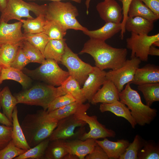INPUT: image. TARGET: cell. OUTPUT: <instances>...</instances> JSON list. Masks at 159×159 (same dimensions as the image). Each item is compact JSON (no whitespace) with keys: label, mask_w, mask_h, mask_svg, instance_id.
Instances as JSON below:
<instances>
[{"label":"cell","mask_w":159,"mask_h":159,"mask_svg":"<svg viewBox=\"0 0 159 159\" xmlns=\"http://www.w3.org/2000/svg\"><path fill=\"white\" fill-rule=\"evenodd\" d=\"M127 53L126 48H115L105 41L90 38L79 54L90 55L95 61V66L101 70H115L123 65Z\"/></svg>","instance_id":"6da1fadb"},{"label":"cell","mask_w":159,"mask_h":159,"mask_svg":"<svg viewBox=\"0 0 159 159\" xmlns=\"http://www.w3.org/2000/svg\"><path fill=\"white\" fill-rule=\"evenodd\" d=\"M46 110H39L27 115L21 126L26 141L33 148L48 138L57 127L58 121L47 118Z\"/></svg>","instance_id":"7a4b0ae2"},{"label":"cell","mask_w":159,"mask_h":159,"mask_svg":"<svg viewBox=\"0 0 159 159\" xmlns=\"http://www.w3.org/2000/svg\"><path fill=\"white\" fill-rule=\"evenodd\" d=\"M65 94L60 86L56 87L44 83L35 85L16 94L14 96L18 104L40 106L43 110H47L55 98Z\"/></svg>","instance_id":"3957f363"},{"label":"cell","mask_w":159,"mask_h":159,"mask_svg":"<svg viewBox=\"0 0 159 159\" xmlns=\"http://www.w3.org/2000/svg\"><path fill=\"white\" fill-rule=\"evenodd\" d=\"M120 101L127 106L137 124L143 126L149 124L155 118L157 110L142 102L138 92L132 89L130 84H126L125 88L119 93Z\"/></svg>","instance_id":"277c9868"},{"label":"cell","mask_w":159,"mask_h":159,"mask_svg":"<svg viewBox=\"0 0 159 159\" xmlns=\"http://www.w3.org/2000/svg\"><path fill=\"white\" fill-rule=\"evenodd\" d=\"M79 15L77 7L69 1H52L47 4L46 20L59 23L67 30L72 29L82 32L88 29L80 24L76 19Z\"/></svg>","instance_id":"5b68a950"},{"label":"cell","mask_w":159,"mask_h":159,"mask_svg":"<svg viewBox=\"0 0 159 159\" xmlns=\"http://www.w3.org/2000/svg\"><path fill=\"white\" fill-rule=\"evenodd\" d=\"M47 4L39 5L34 2H27L24 0H6V5L1 12L0 23H7L12 19L21 21L24 17L32 19L30 14L32 12L37 16L45 14Z\"/></svg>","instance_id":"8992f818"},{"label":"cell","mask_w":159,"mask_h":159,"mask_svg":"<svg viewBox=\"0 0 159 159\" xmlns=\"http://www.w3.org/2000/svg\"><path fill=\"white\" fill-rule=\"evenodd\" d=\"M55 60L45 59L41 65L34 70L26 68L23 72L33 79L53 86H59L69 76L68 72L61 69Z\"/></svg>","instance_id":"52a82bcc"},{"label":"cell","mask_w":159,"mask_h":159,"mask_svg":"<svg viewBox=\"0 0 159 159\" xmlns=\"http://www.w3.org/2000/svg\"><path fill=\"white\" fill-rule=\"evenodd\" d=\"M87 123L77 117L75 114L58 121L57 125L48 138L51 141L58 139H79L85 132Z\"/></svg>","instance_id":"ba28073f"},{"label":"cell","mask_w":159,"mask_h":159,"mask_svg":"<svg viewBox=\"0 0 159 159\" xmlns=\"http://www.w3.org/2000/svg\"><path fill=\"white\" fill-rule=\"evenodd\" d=\"M60 63L67 67L69 75L75 78L80 85H83L94 67L82 61L67 44Z\"/></svg>","instance_id":"9c48e42d"},{"label":"cell","mask_w":159,"mask_h":159,"mask_svg":"<svg viewBox=\"0 0 159 159\" xmlns=\"http://www.w3.org/2000/svg\"><path fill=\"white\" fill-rule=\"evenodd\" d=\"M90 107L89 103L85 104L83 107L75 113L78 119L86 122L90 128V131L87 133L85 132L79 139L84 140L88 139L97 140L107 137H115L116 135L115 132L107 128L105 125L100 123L96 115L90 116L87 115L86 112Z\"/></svg>","instance_id":"30bf717a"},{"label":"cell","mask_w":159,"mask_h":159,"mask_svg":"<svg viewBox=\"0 0 159 159\" xmlns=\"http://www.w3.org/2000/svg\"><path fill=\"white\" fill-rule=\"evenodd\" d=\"M141 62L135 57L126 60L120 68L106 72V79L112 81L120 92L125 84L132 80L136 70L139 67Z\"/></svg>","instance_id":"8fae6325"},{"label":"cell","mask_w":159,"mask_h":159,"mask_svg":"<svg viewBox=\"0 0 159 159\" xmlns=\"http://www.w3.org/2000/svg\"><path fill=\"white\" fill-rule=\"evenodd\" d=\"M158 40H159V33L148 36L131 32L130 37L126 39V47L131 51V58L135 57L141 61L147 62L150 47Z\"/></svg>","instance_id":"7c38bea8"},{"label":"cell","mask_w":159,"mask_h":159,"mask_svg":"<svg viewBox=\"0 0 159 159\" xmlns=\"http://www.w3.org/2000/svg\"><path fill=\"white\" fill-rule=\"evenodd\" d=\"M96 9L101 18L106 23H121L122 9L115 0H104L97 5Z\"/></svg>","instance_id":"4fadbf2b"},{"label":"cell","mask_w":159,"mask_h":159,"mask_svg":"<svg viewBox=\"0 0 159 159\" xmlns=\"http://www.w3.org/2000/svg\"><path fill=\"white\" fill-rule=\"evenodd\" d=\"M106 72L95 66L93 71L88 74L82 90L83 95L89 102L106 80Z\"/></svg>","instance_id":"5bb4252c"},{"label":"cell","mask_w":159,"mask_h":159,"mask_svg":"<svg viewBox=\"0 0 159 159\" xmlns=\"http://www.w3.org/2000/svg\"><path fill=\"white\" fill-rule=\"evenodd\" d=\"M22 23L20 21L12 24L0 23V44L16 43L24 40L21 30Z\"/></svg>","instance_id":"9a60e30c"},{"label":"cell","mask_w":159,"mask_h":159,"mask_svg":"<svg viewBox=\"0 0 159 159\" xmlns=\"http://www.w3.org/2000/svg\"><path fill=\"white\" fill-rule=\"evenodd\" d=\"M119 93L112 82L106 79L102 87L93 96L90 103L96 105L99 103H109L120 100Z\"/></svg>","instance_id":"2e32d148"},{"label":"cell","mask_w":159,"mask_h":159,"mask_svg":"<svg viewBox=\"0 0 159 159\" xmlns=\"http://www.w3.org/2000/svg\"><path fill=\"white\" fill-rule=\"evenodd\" d=\"M156 83H159V66L148 64L136 70L132 80L129 83L139 85Z\"/></svg>","instance_id":"e0dca14e"},{"label":"cell","mask_w":159,"mask_h":159,"mask_svg":"<svg viewBox=\"0 0 159 159\" xmlns=\"http://www.w3.org/2000/svg\"><path fill=\"white\" fill-rule=\"evenodd\" d=\"M95 140L92 139L84 140L78 139L66 140L68 153L75 155L80 159H85L97 144Z\"/></svg>","instance_id":"ac0fdd59"},{"label":"cell","mask_w":159,"mask_h":159,"mask_svg":"<svg viewBox=\"0 0 159 159\" xmlns=\"http://www.w3.org/2000/svg\"><path fill=\"white\" fill-rule=\"evenodd\" d=\"M95 141L105 151L109 159H119L130 144L128 140L123 139L114 142L105 138L102 140H96Z\"/></svg>","instance_id":"d6986e66"},{"label":"cell","mask_w":159,"mask_h":159,"mask_svg":"<svg viewBox=\"0 0 159 159\" xmlns=\"http://www.w3.org/2000/svg\"><path fill=\"white\" fill-rule=\"evenodd\" d=\"M99 110L102 112H110L116 116L125 118L130 124L132 127L135 128L137 124L132 116L130 110L120 101L117 100L109 103H101L100 105Z\"/></svg>","instance_id":"ffe728a7"},{"label":"cell","mask_w":159,"mask_h":159,"mask_svg":"<svg viewBox=\"0 0 159 159\" xmlns=\"http://www.w3.org/2000/svg\"><path fill=\"white\" fill-rule=\"evenodd\" d=\"M122 29L121 23H116L106 22L100 28L93 30H87L83 32L90 38L105 41L111 38Z\"/></svg>","instance_id":"44dd1931"},{"label":"cell","mask_w":159,"mask_h":159,"mask_svg":"<svg viewBox=\"0 0 159 159\" xmlns=\"http://www.w3.org/2000/svg\"><path fill=\"white\" fill-rule=\"evenodd\" d=\"M153 22L141 17L128 16L125 24V30L138 34L148 35L154 28Z\"/></svg>","instance_id":"7402d4cb"},{"label":"cell","mask_w":159,"mask_h":159,"mask_svg":"<svg viewBox=\"0 0 159 159\" xmlns=\"http://www.w3.org/2000/svg\"><path fill=\"white\" fill-rule=\"evenodd\" d=\"M7 80L18 82L24 90L28 89L32 82L31 77L22 71L11 67L2 68L0 75V85L3 81Z\"/></svg>","instance_id":"603a6c76"},{"label":"cell","mask_w":159,"mask_h":159,"mask_svg":"<svg viewBox=\"0 0 159 159\" xmlns=\"http://www.w3.org/2000/svg\"><path fill=\"white\" fill-rule=\"evenodd\" d=\"M66 39H50L47 44L44 51L43 55L45 59H51L60 63L62 56L64 53Z\"/></svg>","instance_id":"cb8c5ba5"},{"label":"cell","mask_w":159,"mask_h":159,"mask_svg":"<svg viewBox=\"0 0 159 159\" xmlns=\"http://www.w3.org/2000/svg\"><path fill=\"white\" fill-rule=\"evenodd\" d=\"M12 126L11 133L12 140L15 145L20 149L27 150L31 148L28 145L18 117L17 107H14L12 114Z\"/></svg>","instance_id":"d4e9b609"},{"label":"cell","mask_w":159,"mask_h":159,"mask_svg":"<svg viewBox=\"0 0 159 159\" xmlns=\"http://www.w3.org/2000/svg\"><path fill=\"white\" fill-rule=\"evenodd\" d=\"M68 153L66 140L56 139L49 141L45 150L44 159H63Z\"/></svg>","instance_id":"484cf974"},{"label":"cell","mask_w":159,"mask_h":159,"mask_svg":"<svg viewBox=\"0 0 159 159\" xmlns=\"http://www.w3.org/2000/svg\"><path fill=\"white\" fill-rule=\"evenodd\" d=\"M128 16L131 17H141L153 22L159 18V16L140 0H132L128 9Z\"/></svg>","instance_id":"4316f807"},{"label":"cell","mask_w":159,"mask_h":159,"mask_svg":"<svg viewBox=\"0 0 159 159\" xmlns=\"http://www.w3.org/2000/svg\"><path fill=\"white\" fill-rule=\"evenodd\" d=\"M23 41L0 44V66L2 68L10 67Z\"/></svg>","instance_id":"83f0119b"},{"label":"cell","mask_w":159,"mask_h":159,"mask_svg":"<svg viewBox=\"0 0 159 159\" xmlns=\"http://www.w3.org/2000/svg\"><path fill=\"white\" fill-rule=\"evenodd\" d=\"M82 102L76 101L62 107L47 113L45 116L48 118L59 121L75 114L84 106Z\"/></svg>","instance_id":"f1b7e54d"},{"label":"cell","mask_w":159,"mask_h":159,"mask_svg":"<svg viewBox=\"0 0 159 159\" xmlns=\"http://www.w3.org/2000/svg\"><path fill=\"white\" fill-rule=\"evenodd\" d=\"M17 104L16 98L12 95L8 87H5L0 91V106L3 113L12 122L13 112Z\"/></svg>","instance_id":"f546056e"},{"label":"cell","mask_w":159,"mask_h":159,"mask_svg":"<svg viewBox=\"0 0 159 159\" xmlns=\"http://www.w3.org/2000/svg\"><path fill=\"white\" fill-rule=\"evenodd\" d=\"M80 86L79 82L75 78L69 75L60 86L65 94H69L76 101L84 103L87 100L83 95Z\"/></svg>","instance_id":"4dcf8cb0"},{"label":"cell","mask_w":159,"mask_h":159,"mask_svg":"<svg viewBox=\"0 0 159 159\" xmlns=\"http://www.w3.org/2000/svg\"><path fill=\"white\" fill-rule=\"evenodd\" d=\"M138 89L142 92L147 105L150 107L154 102L159 101V83L138 85Z\"/></svg>","instance_id":"1f68e13d"},{"label":"cell","mask_w":159,"mask_h":159,"mask_svg":"<svg viewBox=\"0 0 159 159\" xmlns=\"http://www.w3.org/2000/svg\"><path fill=\"white\" fill-rule=\"evenodd\" d=\"M67 30L59 23L54 20H46L43 32L50 39L60 40L64 38Z\"/></svg>","instance_id":"d6a6232c"},{"label":"cell","mask_w":159,"mask_h":159,"mask_svg":"<svg viewBox=\"0 0 159 159\" xmlns=\"http://www.w3.org/2000/svg\"><path fill=\"white\" fill-rule=\"evenodd\" d=\"M21 21L22 23L24 34H34L43 32L46 19L45 15L41 14L35 18L22 19Z\"/></svg>","instance_id":"836d02e7"},{"label":"cell","mask_w":159,"mask_h":159,"mask_svg":"<svg viewBox=\"0 0 159 159\" xmlns=\"http://www.w3.org/2000/svg\"><path fill=\"white\" fill-rule=\"evenodd\" d=\"M138 159H159V145L153 140L143 139L142 147L138 154Z\"/></svg>","instance_id":"e575fe53"},{"label":"cell","mask_w":159,"mask_h":159,"mask_svg":"<svg viewBox=\"0 0 159 159\" xmlns=\"http://www.w3.org/2000/svg\"><path fill=\"white\" fill-rule=\"evenodd\" d=\"M50 141L47 138L35 146L26 150L24 153L14 159H44L45 150Z\"/></svg>","instance_id":"d590c367"},{"label":"cell","mask_w":159,"mask_h":159,"mask_svg":"<svg viewBox=\"0 0 159 159\" xmlns=\"http://www.w3.org/2000/svg\"><path fill=\"white\" fill-rule=\"evenodd\" d=\"M21 47L30 62L41 64L45 60L40 51L27 41L24 40Z\"/></svg>","instance_id":"8d00e7d4"},{"label":"cell","mask_w":159,"mask_h":159,"mask_svg":"<svg viewBox=\"0 0 159 159\" xmlns=\"http://www.w3.org/2000/svg\"><path fill=\"white\" fill-rule=\"evenodd\" d=\"M24 40L27 41L38 49L43 54L47 44L50 40L49 37L43 32L25 34H24Z\"/></svg>","instance_id":"74e56055"},{"label":"cell","mask_w":159,"mask_h":159,"mask_svg":"<svg viewBox=\"0 0 159 159\" xmlns=\"http://www.w3.org/2000/svg\"><path fill=\"white\" fill-rule=\"evenodd\" d=\"M143 140L140 135H136L132 143H130L119 159H138V154L142 147Z\"/></svg>","instance_id":"f35d334b"},{"label":"cell","mask_w":159,"mask_h":159,"mask_svg":"<svg viewBox=\"0 0 159 159\" xmlns=\"http://www.w3.org/2000/svg\"><path fill=\"white\" fill-rule=\"evenodd\" d=\"M26 151L16 146L11 140L5 147L0 150V159H14Z\"/></svg>","instance_id":"ab89813d"},{"label":"cell","mask_w":159,"mask_h":159,"mask_svg":"<svg viewBox=\"0 0 159 159\" xmlns=\"http://www.w3.org/2000/svg\"><path fill=\"white\" fill-rule=\"evenodd\" d=\"M76 100L70 94L67 93L55 98L46 110L48 113L73 102Z\"/></svg>","instance_id":"60d3db41"},{"label":"cell","mask_w":159,"mask_h":159,"mask_svg":"<svg viewBox=\"0 0 159 159\" xmlns=\"http://www.w3.org/2000/svg\"><path fill=\"white\" fill-rule=\"evenodd\" d=\"M30 63L20 47L10 67L22 71L24 67Z\"/></svg>","instance_id":"b9f144b4"},{"label":"cell","mask_w":159,"mask_h":159,"mask_svg":"<svg viewBox=\"0 0 159 159\" xmlns=\"http://www.w3.org/2000/svg\"><path fill=\"white\" fill-rule=\"evenodd\" d=\"M12 127L0 125V150L4 148L12 140Z\"/></svg>","instance_id":"7bdbcfd3"},{"label":"cell","mask_w":159,"mask_h":159,"mask_svg":"<svg viewBox=\"0 0 159 159\" xmlns=\"http://www.w3.org/2000/svg\"><path fill=\"white\" fill-rule=\"evenodd\" d=\"M122 5V13L123 18L121 22L122 29L121 31L120 37L123 39L124 34L126 31L125 25L127 19L128 17V11L130 5L132 0H120Z\"/></svg>","instance_id":"ee69618b"},{"label":"cell","mask_w":159,"mask_h":159,"mask_svg":"<svg viewBox=\"0 0 159 159\" xmlns=\"http://www.w3.org/2000/svg\"><path fill=\"white\" fill-rule=\"evenodd\" d=\"M85 159H108L109 158L103 149L97 144L92 151L85 157Z\"/></svg>","instance_id":"f6af8a7d"},{"label":"cell","mask_w":159,"mask_h":159,"mask_svg":"<svg viewBox=\"0 0 159 159\" xmlns=\"http://www.w3.org/2000/svg\"><path fill=\"white\" fill-rule=\"evenodd\" d=\"M155 14L159 16V0H140Z\"/></svg>","instance_id":"bcb514c9"},{"label":"cell","mask_w":159,"mask_h":159,"mask_svg":"<svg viewBox=\"0 0 159 159\" xmlns=\"http://www.w3.org/2000/svg\"><path fill=\"white\" fill-rule=\"evenodd\" d=\"M0 106V108L1 107ZM0 123L9 126H12V123L11 122L7 117L3 113L0 112Z\"/></svg>","instance_id":"7dc6e473"},{"label":"cell","mask_w":159,"mask_h":159,"mask_svg":"<svg viewBox=\"0 0 159 159\" xmlns=\"http://www.w3.org/2000/svg\"><path fill=\"white\" fill-rule=\"evenodd\" d=\"M148 55L159 56V49L153 45L150 47L148 51Z\"/></svg>","instance_id":"c3c4849f"},{"label":"cell","mask_w":159,"mask_h":159,"mask_svg":"<svg viewBox=\"0 0 159 159\" xmlns=\"http://www.w3.org/2000/svg\"><path fill=\"white\" fill-rule=\"evenodd\" d=\"M6 5V0H0V11L1 12Z\"/></svg>","instance_id":"681fc988"},{"label":"cell","mask_w":159,"mask_h":159,"mask_svg":"<svg viewBox=\"0 0 159 159\" xmlns=\"http://www.w3.org/2000/svg\"><path fill=\"white\" fill-rule=\"evenodd\" d=\"M78 158L76 156L69 153L66 155L63 159H78Z\"/></svg>","instance_id":"f907efd6"},{"label":"cell","mask_w":159,"mask_h":159,"mask_svg":"<svg viewBox=\"0 0 159 159\" xmlns=\"http://www.w3.org/2000/svg\"><path fill=\"white\" fill-rule=\"evenodd\" d=\"M27 0V1H37V0H48V1H61L62 0ZM70 0V1H74V2H75L76 3L80 4L82 0Z\"/></svg>","instance_id":"816d5d0a"},{"label":"cell","mask_w":159,"mask_h":159,"mask_svg":"<svg viewBox=\"0 0 159 159\" xmlns=\"http://www.w3.org/2000/svg\"><path fill=\"white\" fill-rule=\"evenodd\" d=\"M91 0H86L85 2V4L87 8L86 14L87 15H88L89 14L88 9L89 8L90 3Z\"/></svg>","instance_id":"f5cc1de1"},{"label":"cell","mask_w":159,"mask_h":159,"mask_svg":"<svg viewBox=\"0 0 159 159\" xmlns=\"http://www.w3.org/2000/svg\"><path fill=\"white\" fill-rule=\"evenodd\" d=\"M155 46H159V40L155 42L153 44Z\"/></svg>","instance_id":"db71d44e"},{"label":"cell","mask_w":159,"mask_h":159,"mask_svg":"<svg viewBox=\"0 0 159 159\" xmlns=\"http://www.w3.org/2000/svg\"><path fill=\"white\" fill-rule=\"evenodd\" d=\"M2 69V67L0 66V75L1 73V70Z\"/></svg>","instance_id":"11a10c76"},{"label":"cell","mask_w":159,"mask_h":159,"mask_svg":"<svg viewBox=\"0 0 159 159\" xmlns=\"http://www.w3.org/2000/svg\"></svg>","instance_id":"9f6ffc18"}]
</instances>
